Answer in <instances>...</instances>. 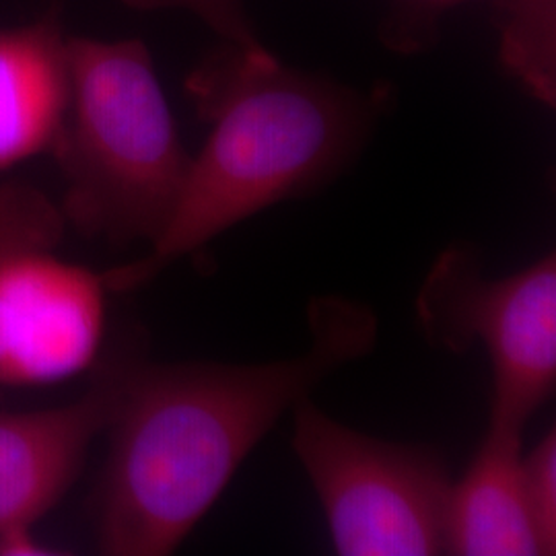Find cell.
Returning <instances> with one entry per match:
<instances>
[{"instance_id": "5b68a950", "label": "cell", "mask_w": 556, "mask_h": 556, "mask_svg": "<svg viewBox=\"0 0 556 556\" xmlns=\"http://www.w3.org/2000/svg\"><path fill=\"white\" fill-rule=\"evenodd\" d=\"M293 410V450L338 555H447L452 478L429 447L363 435L309 400Z\"/></svg>"}, {"instance_id": "ba28073f", "label": "cell", "mask_w": 556, "mask_h": 556, "mask_svg": "<svg viewBox=\"0 0 556 556\" xmlns=\"http://www.w3.org/2000/svg\"><path fill=\"white\" fill-rule=\"evenodd\" d=\"M68 105V38L59 17L0 29V172L54 153Z\"/></svg>"}, {"instance_id": "30bf717a", "label": "cell", "mask_w": 556, "mask_h": 556, "mask_svg": "<svg viewBox=\"0 0 556 556\" xmlns=\"http://www.w3.org/2000/svg\"><path fill=\"white\" fill-rule=\"evenodd\" d=\"M429 9H445L472 0H415ZM498 17L501 56L507 68L538 100H556V0H478Z\"/></svg>"}, {"instance_id": "9c48e42d", "label": "cell", "mask_w": 556, "mask_h": 556, "mask_svg": "<svg viewBox=\"0 0 556 556\" xmlns=\"http://www.w3.org/2000/svg\"><path fill=\"white\" fill-rule=\"evenodd\" d=\"M521 433L491 422L468 472L452 484L447 555H544L523 486Z\"/></svg>"}, {"instance_id": "6da1fadb", "label": "cell", "mask_w": 556, "mask_h": 556, "mask_svg": "<svg viewBox=\"0 0 556 556\" xmlns=\"http://www.w3.org/2000/svg\"><path fill=\"white\" fill-rule=\"evenodd\" d=\"M309 349L262 365L137 361L116 415L98 497L103 555H172L278 418L378 340L357 301L309 305Z\"/></svg>"}, {"instance_id": "8fae6325", "label": "cell", "mask_w": 556, "mask_h": 556, "mask_svg": "<svg viewBox=\"0 0 556 556\" xmlns=\"http://www.w3.org/2000/svg\"><path fill=\"white\" fill-rule=\"evenodd\" d=\"M523 486L544 555L556 551V435L548 431L521 457Z\"/></svg>"}, {"instance_id": "52a82bcc", "label": "cell", "mask_w": 556, "mask_h": 556, "mask_svg": "<svg viewBox=\"0 0 556 556\" xmlns=\"http://www.w3.org/2000/svg\"><path fill=\"white\" fill-rule=\"evenodd\" d=\"M137 353L98 361L91 386L71 404L0 413V551L36 548L31 526L79 477L93 441L105 433L137 365Z\"/></svg>"}, {"instance_id": "3957f363", "label": "cell", "mask_w": 556, "mask_h": 556, "mask_svg": "<svg viewBox=\"0 0 556 556\" xmlns=\"http://www.w3.org/2000/svg\"><path fill=\"white\" fill-rule=\"evenodd\" d=\"M68 68L71 105L52 153L66 184V223L112 245H151L192 161L153 59L139 40L68 38Z\"/></svg>"}, {"instance_id": "277c9868", "label": "cell", "mask_w": 556, "mask_h": 556, "mask_svg": "<svg viewBox=\"0 0 556 556\" xmlns=\"http://www.w3.org/2000/svg\"><path fill=\"white\" fill-rule=\"evenodd\" d=\"M66 227L40 188L0 184V392L62 383L100 361L110 289L60 256Z\"/></svg>"}, {"instance_id": "8992f818", "label": "cell", "mask_w": 556, "mask_h": 556, "mask_svg": "<svg viewBox=\"0 0 556 556\" xmlns=\"http://www.w3.org/2000/svg\"><path fill=\"white\" fill-rule=\"evenodd\" d=\"M418 324L435 346L480 342L493 367L491 422L523 429L556 383V258L489 278L468 248L439 256L417 298Z\"/></svg>"}, {"instance_id": "7a4b0ae2", "label": "cell", "mask_w": 556, "mask_h": 556, "mask_svg": "<svg viewBox=\"0 0 556 556\" xmlns=\"http://www.w3.org/2000/svg\"><path fill=\"white\" fill-rule=\"evenodd\" d=\"M190 93L211 135L149 254L103 273L110 293L139 289L241 220L337 178L363 149L379 103L293 71L266 48L238 46L206 62Z\"/></svg>"}, {"instance_id": "7c38bea8", "label": "cell", "mask_w": 556, "mask_h": 556, "mask_svg": "<svg viewBox=\"0 0 556 556\" xmlns=\"http://www.w3.org/2000/svg\"><path fill=\"white\" fill-rule=\"evenodd\" d=\"M132 9L157 11L181 9L204 21L215 34L223 36L229 46L245 50L264 48L250 23L243 0H122Z\"/></svg>"}]
</instances>
